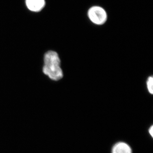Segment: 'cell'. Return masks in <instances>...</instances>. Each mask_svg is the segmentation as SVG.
Returning a JSON list of instances; mask_svg holds the SVG:
<instances>
[{
    "instance_id": "cell-1",
    "label": "cell",
    "mask_w": 153,
    "mask_h": 153,
    "mask_svg": "<svg viewBox=\"0 0 153 153\" xmlns=\"http://www.w3.org/2000/svg\"><path fill=\"white\" fill-rule=\"evenodd\" d=\"M43 72L50 79L57 81L63 77V74L60 67V61L58 54L50 51L45 54Z\"/></svg>"
},
{
    "instance_id": "cell-2",
    "label": "cell",
    "mask_w": 153,
    "mask_h": 153,
    "mask_svg": "<svg viewBox=\"0 0 153 153\" xmlns=\"http://www.w3.org/2000/svg\"><path fill=\"white\" fill-rule=\"evenodd\" d=\"M88 18L92 23L96 25H102L107 19V14L103 8L94 6L89 9L88 13Z\"/></svg>"
},
{
    "instance_id": "cell-3",
    "label": "cell",
    "mask_w": 153,
    "mask_h": 153,
    "mask_svg": "<svg viewBox=\"0 0 153 153\" xmlns=\"http://www.w3.org/2000/svg\"><path fill=\"white\" fill-rule=\"evenodd\" d=\"M27 7L30 11L38 12L41 11L45 5V0H26Z\"/></svg>"
},
{
    "instance_id": "cell-4",
    "label": "cell",
    "mask_w": 153,
    "mask_h": 153,
    "mask_svg": "<svg viewBox=\"0 0 153 153\" xmlns=\"http://www.w3.org/2000/svg\"><path fill=\"white\" fill-rule=\"evenodd\" d=\"M111 153H132V151L126 143L119 142L113 147Z\"/></svg>"
},
{
    "instance_id": "cell-5",
    "label": "cell",
    "mask_w": 153,
    "mask_h": 153,
    "mask_svg": "<svg viewBox=\"0 0 153 153\" xmlns=\"http://www.w3.org/2000/svg\"><path fill=\"white\" fill-rule=\"evenodd\" d=\"M147 86L149 92L151 94L153 93V78L150 76L148 78L147 81Z\"/></svg>"
},
{
    "instance_id": "cell-6",
    "label": "cell",
    "mask_w": 153,
    "mask_h": 153,
    "mask_svg": "<svg viewBox=\"0 0 153 153\" xmlns=\"http://www.w3.org/2000/svg\"><path fill=\"white\" fill-rule=\"evenodd\" d=\"M149 132L150 134L151 135V136L153 137V126H152L149 129Z\"/></svg>"
}]
</instances>
